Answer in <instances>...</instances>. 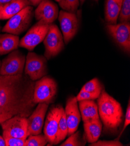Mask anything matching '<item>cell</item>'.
<instances>
[{"instance_id": "cell-18", "label": "cell", "mask_w": 130, "mask_h": 146, "mask_svg": "<svg viewBox=\"0 0 130 146\" xmlns=\"http://www.w3.org/2000/svg\"><path fill=\"white\" fill-rule=\"evenodd\" d=\"M123 0H106L105 19L108 24H117Z\"/></svg>"}, {"instance_id": "cell-19", "label": "cell", "mask_w": 130, "mask_h": 146, "mask_svg": "<svg viewBox=\"0 0 130 146\" xmlns=\"http://www.w3.org/2000/svg\"><path fill=\"white\" fill-rule=\"evenodd\" d=\"M86 140L91 144L97 141L102 130V124L100 119L83 122Z\"/></svg>"}, {"instance_id": "cell-25", "label": "cell", "mask_w": 130, "mask_h": 146, "mask_svg": "<svg viewBox=\"0 0 130 146\" xmlns=\"http://www.w3.org/2000/svg\"><path fill=\"white\" fill-rule=\"evenodd\" d=\"M118 19L120 23L130 21V0H123Z\"/></svg>"}, {"instance_id": "cell-13", "label": "cell", "mask_w": 130, "mask_h": 146, "mask_svg": "<svg viewBox=\"0 0 130 146\" xmlns=\"http://www.w3.org/2000/svg\"><path fill=\"white\" fill-rule=\"evenodd\" d=\"M37 106L27 118L28 135H37L42 132L45 118L49 104L44 103L37 104Z\"/></svg>"}, {"instance_id": "cell-1", "label": "cell", "mask_w": 130, "mask_h": 146, "mask_svg": "<svg viewBox=\"0 0 130 146\" xmlns=\"http://www.w3.org/2000/svg\"><path fill=\"white\" fill-rule=\"evenodd\" d=\"M34 86L25 74L0 75V124L15 116L29 117L36 106Z\"/></svg>"}, {"instance_id": "cell-27", "label": "cell", "mask_w": 130, "mask_h": 146, "mask_svg": "<svg viewBox=\"0 0 130 146\" xmlns=\"http://www.w3.org/2000/svg\"><path fill=\"white\" fill-rule=\"evenodd\" d=\"M3 137L5 141L6 146H25L26 139L9 136Z\"/></svg>"}, {"instance_id": "cell-24", "label": "cell", "mask_w": 130, "mask_h": 146, "mask_svg": "<svg viewBox=\"0 0 130 146\" xmlns=\"http://www.w3.org/2000/svg\"><path fill=\"white\" fill-rule=\"evenodd\" d=\"M48 144L47 140L45 135L39 134L31 135L26 140L25 146H45Z\"/></svg>"}, {"instance_id": "cell-33", "label": "cell", "mask_w": 130, "mask_h": 146, "mask_svg": "<svg viewBox=\"0 0 130 146\" xmlns=\"http://www.w3.org/2000/svg\"><path fill=\"white\" fill-rule=\"evenodd\" d=\"M0 146H6L5 141L3 136H0Z\"/></svg>"}, {"instance_id": "cell-34", "label": "cell", "mask_w": 130, "mask_h": 146, "mask_svg": "<svg viewBox=\"0 0 130 146\" xmlns=\"http://www.w3.org/2000/svg\"><path fill=\"white\" fill-rule=\"evenodd\" d=\"M3 6H2V5H0V12H1V11L2 8H3Z\"/></svg>"}, {"instance_id": "cell-12", "label": "cell", "mask_w": 130, "mask_h": 146, "mask_svg": "<svg viewBox=\"0 0 130 146\" xmlns=\"http://www.w3.org/2000/svg\"><path fill=\"white\" fill-rule=\"evenodd\" d=\"M64 111L62 106L58 105L51 106L49 111L44 126V135L47 140L49 145H54L58 125Z\"/></svg>"}, {"instance_id": "cell-32", "label": "cell", "mask_w": 130, "mask_h": 146, "mask_svg": "<svg viewBox=\"0 0 130 146\" xmlns=\"http://www.w3.org/2000/svg\"><path fill=\"white\" fill-rule=\"evenodd\" d=\"M12 1H13V0H0V5L4 6Z\"/></svg>"}, {"instance_id": "cell-2", "label": "cell", "mask_w": 130, "mask_h": 146, "mask_svg": "<svg viewBox=\"0 0 130 146\" xmlns=\"http://www.w3.org/2000/svg\"><path fill=\"white\" fill-rule=\"evenodd\" d=\"M97 99L99 118L105 129L111 132L117 130L123 119V111L121 104L104 89Z\"/></svg>"}, {"instance_id": "cell-28", "label": "cell", "mask_w": 130, "mask_h": 146, "mask_svg": "<svg viewBox=\"0 0 130 146\" xmlns=\"http://www.w3.org/2000/svg\"><path fill=\"white\" fill-rule=\"evenodd\" d=\"M90 146H123V144L119 140L115 139L111 141L97 140V141L89 144Z\"/></svg>"}, {"instance_id": "cell-11", "label": "cell", "mask_w": 130, "mask_h": 146, "mask_svg": "<svg viewBox=\"0 0 130 146\" xmlns=\"http://www.w3.org/2000/svg\"><path fill=\"white\" fill-rule=\"evenodd\" d=\"M59 21L64 42L67 44L78 33L79 29L78 19L75 13L61 11L59 13Z\"/></svg>"}, {"instance_id": "cell-31", "label": "cell", "mask_w": 130, "mask_h": 146, "mask_svg": "<svg viewBox=\"0 0 130 146\" xmlns=\"http://www.w3.org/2000/svg\"><path fill=\"white\" fill-rule=\"evenodd\" d=\"M28 2L30 3V5L32 7H36L43 0H27Z\"/></svg>"}, {"instance_id": "cell-20", "label": "cell", "mask_w": 130, "mask_h": 146, "mask_svg": "<svg viewBox=\"0 0 130 146\" xmlns=\"http://www.w3.org/2000/svg\"><path fill=\"white\" fill-rule=\"evenodd\" d=\"M19 41L18 36L7 33L0 34V55H5L17 50Z\"/></svg>"}, {"instance_id": "cell-8", "label": "cell", "mask_w": 130, "mask_h": 146, "mask_svg": "<svg viewBox=\"0 0 130 146\" xmlns=\"http://www.w3.org/2000/svg\"><path fill=\"white\" fill-rule=\"evenodd\" d=\"M25 61L26 56L21 51H12L1 61L0 75L12 76L23 74Z\"/></svg>"}, {"instance_id": "cell-14", "label": "cell", "mask_w": 130, "mask_h": 146, "mask_svg": "<svg viewBox=\"0 0 130 146\" xmlns=\"http://www.w3.org/2000/svg\"><path fill=\"white\" fill-rule=\"evenodd\" d=\"M64 113L68 129L67 136H70L77 130L81 118L76 97L68 98Z\"/></svg>"}, {"instance_id": "cell-3", "label": "cell", "mask_w": 130, "mask_h": 146, "mask_svg": "<svg viewBox=\"0 0 130 146\" xmlns=\"http://www.w3.org/2000/svg\"><path fill=\"white\" fill-rule=\"evenodd\" d=\"M34 17L33 7L29 5L9 19L1 32L18 36L30 27Z\"/></svg>"}, {"instance_id": "cell-4", "label": "cell", "mask_w": 130, "mask_h": 146, "mask_svg": "<svg viewBox=\"0 0 130 146\" xmlns=\"http://www.w3.org/2000/svg\"><path fill=\"white\" fill-rule=\"evenodd\" d=\"M58 90L55 80L49 76H45L36 80L33 90V103L36 105L40 103L47 104L55 100Z\"/></svg>"}, {"instance_id": "cell-26", "label": "cell", "mask_w": 130, "mask_h": 146, "mask_svg": "<svg viewBox=\"0 0 130 146\" xmlns=\"http://www.w3.org/2000/svg\"><path fill=\"white\" fill-rule=\"evenodd\" d=\"M59 3L65 11L75 13L79 6V0H59Z\"/></svg>"}, {"instance_id": "cell-22", "label": "cell", "mask_w": 130, "mask_h": 146, "mask_svg": "<svg viewBox=\"0 0 130 146\" xmlns=\"http://www.w3.org/2000/svg\"><path fill=\"white\" fill-rule=\"evenodd\" d=\"M68 126L66 121L64 111L61 116L59 125H58L56 137L54 143V145H57L64 140L65 137L68 135Z\"/></svg>"}, {"instance_id": "cell-30", "label": "cell", "mask_w": 130, "mask_h": 146, "mask_svg": "<svg viewBox=\"0 0 130 146\" xmlns=\"http://www.w3.org/2000/svg\"><path fill=\"white\" fill-rule=\"evenodd\" d=\"M129 123H130V104H129V100L128 103V106H127V110H126V113H125V121H124V126H123V128L120 134V136H119L118 138L116 139L117 140H119V138L120 137V136H121V135L124 132V130L129 125Z\"/></svg>"}, {"instance_id": "cell-36", "label": "cell", "mask_w": 130, "mask_h": 146, "mask_svg": "<svg viewBox=\"0 0 130 146\" xmlns=\"http://www.w3.org/2000/svg\"><path fill=\"white\" fill-rule=\"evenodd\" d=\"M1 30H2V27H1V25H0V32H1Z\"/></svg>"}, {"instance_id": "cell-16", "label": "cell", "mask_w": 130, "mask_h": 146, "mask_svg": "<svg viewBox=\"0 0 130 146\" xmlns=\"http://www.w3.org/2000/svg\"><path fill=\"white\" fill-rule=\"evenodd\" d=\"M78 104L80 110L81 116L83 122L100 119L97 105L95 100L78 101Z\"/></svg>"}, {"instance_id": "cell-5", "label": "cell", "mask_w": 130, "mask_h": 146, "mask_svg": "<svg viewBox=\"0 0 130 146\" xmlns=\"http://www.w3.org/2000/svg\"><path fill=\"white\" fill-rule=\"evenodd\" d=\"M25 74L33 81H36L48 73L47 60L41 55L34 52H29L26 57Z\"/></svg>"}, {"instance_id": "cell-23", "label": "cell", "mask_w": 130, "mask_h": 146, "mask_svg": "<svg viewBox=\"0 0 130 146\" xmlns=\"http://www.w3.org/2000/svg\"><path fill=\"white\" fill-rule=\"evenodd\" d=\"M81 90L89 92L98 98L103 90V87L98 79L94 78L85 84Z\"/></svg>"}, {"instance_id": "cell-6", "label": "cell", "mask_w": 130, "mask_h": 146, "mask_svg": "<svg viewBox=\"0 0 130 146\" xmlns=\"http://www.w3.org/2000/svg\"><path fill=\"white\" fill-rule=\"evenodd\" d=\"M50 24L43 21H38L19 41V46L29 51L33 50L43 41L49 29Z\"/></svg>"}, {"instance_id": "cell-17", "label": "cell", "mask_w": 130, "mask_h": 146, "mask_svg": "<svg viewBox=\"0 0 130 146\" xmlns=\"http://www.w3.org/2000/svg\"><path fill=\"white\" fill-rule=\"evenodd\" d=\"M29 5H31L27 0H13L3 7L0 12V20L10 19Z\"/></svg>"}, {"instance_id": "cell-21", "label": "cell", "mask_w": 130, "mask_h": 146, "mask_svg": "<svg viewBox=\"0 0 130 146\" xmlns=\"http://www.w3.org/2000/svg\"><path fill=\"white\" fill-rule=\"evenodd\" d=\"M60 145L61 146H83L85 145L86 141V136L82 134L80 130L76 131Z\"/></svg>"}, {"instance_id": "cell-38", "label": "cell", "mask_w": 130, "mask_h": 146, "mask_svg": "<svg viewBox=\"0 0 130 146\" xmlns=\"http://www.w3.org/2000/svg\"><path fill=\"white\" fill-rule=\"evenodd\" d=\"M55 1H57V2H59V0H55Z\"/></svg>"}, {"instance_id": "cell-37", "label": "cell", "mask_w": 130, "mask_h": 146, "mask_svg": "<svg viewBox=\"0 0 130 146\" xmlns=\"http://www.w3.org/2000/svg\"><path fill=\"white\" fill-rule=\"evenodd\" d=\"M1 61L0 60V68H1Z\"/></svg>"}, {"instance_id": "cell-9", "label": "cell", "mask_w": 130, "mask_h": 146, "mask_svg": "<svg viewBox=\"0 0 130 146\" xmlns=\"http://www.w3.org/2000/svg\"><path fill=\"white\" fill-rule=\"evenodd\" d=\"M3 136H9L26 139L29 136L27 118L15 116L1 123Z\"/></svg>"}, {"instance_id": "cell-10", "label": "cell", "mask_w": 130, "mask_h": 146, "mask_svg": "<svg viewBox=\"0 0 130 146\" xmlns=\"http://www.w3.org/2000/svg\"><path fill=\"white\" fill-rule=\"evenodd\" d=\"M106 29L109 34L117 44L125 52H130V24L129 22L119 24H107Z\"/></svg>"}, {"instance_id": "cell-39", "label": "cell", "mask_w": 130, "mask_h": 146, "mask_svg": "<svg viewBox=\"0 0 130 146\" xmlns=\"http://www.w3.org/2000/svg\"><path fill=\"white\" fill-rule=\"evenodd\" d=\"M95 1H97V0H95Z\"/></svg>"}, {"instance_id": "cell-29", "label": "cell", "mask_w": 130, "mask_h": 146, "mask_svg": "<svg viewBox=\"0 0 130 146\" xmlns=\"http://www.w3.org/2000/svg\"><path fill=\"white\" fill-rule=\"evenodd\" d=\"M76 98L78 102L83 100H97V98L89 92L81 90L77 96Z\"/></svg>"}, {"instance_id": "cell-7", "label": "cell", "mask_w": 130, "mask_h": 146, "mask_svg": "<svg viewBox=\"0 0 130 146\" xmlns=\"http://www.w3.org/2000/svg\"><path fill=\"white\" fill-rule=\"evenodd\" d=\"M43 43L45 47V56L47 60L59 55L64 48V42L62 33L58 26L51 24Z\"/></svg>"}, {"instance_id": "cell-35", "label": "cell", "mask_w": 130, "mask_h": 146, "mask_svg": "<svg viewBox=\"0 0 130 146\" xmlns=\"http://www.w3.org/2000/svg\"><path fill=\"white\" fill-rule=\"evenodd\" d=\"M79 1H81V3H83L85 1V0H79Z\"/></svg>"}, {"instance_id": "cell-15", "label": "cell", "mask_w": 130, "mask_h": 146, "mask_svg": "<svg viewBox=\"0 0 130 146\" xmlns=\"http://www.w3.org/2000/svg\"><path fill=\"white\" fill-rule=\"evenodd\" d=\"M59 8L51 0H43L34 11V16L37 21H43L52 24L59 17Z\"/></svg>"}]
</instances>
